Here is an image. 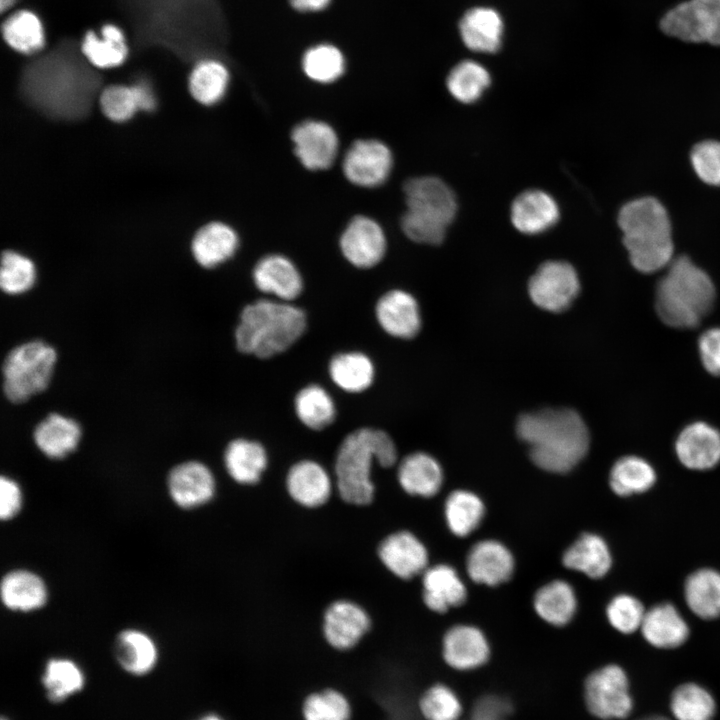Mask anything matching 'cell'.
Segmentation results:
<instances>
[{"mask_svg": "<svg viewBox=\"0 0 720 720\" xmlns=\"http://www.w3.org/2000/svg\"><path fill=\"white\" fill-rule=\"evenodd\" d=\"M519 438L529 447L530 458L539 468L566 473L587 454L589 431L572 409H543L523 414L516 425Z\"/></svg>", "mask_w": 720, "mask_h": 720, "instance_id": "6da1fadb", "label": "cell"}, {"mask_svg": "<svg viewBox=\"0 0 720 720\" xmlns=\"http://www.w3.org/2000/svg\"><path fill=\"white\" fill-rule=\"evenodd\" d=\"M618 225L633 267L653 273L673 260L672 229L665 207L653 197L627 202L619 211Z\"/></svg>", "mask_w": 720, "mask_h": 720, "instance_id": "7a4b0ae2", "label": "cell"}, {"mask_svg": "<svg viewBox=\"0 0 720 720\" xmlns=\"http://www.w3.org/2000/svg\"><path fill=\"white\" fill-rule=\"evenodd\" d=\"M305 329L302 309L290 302L261 299L242 310L235 343L240 352L265 359L287 350Z\"/></svg>", "mask_w": 720, "mask_h": 720, "instance_id": "3957f363", "label": "cell"}, {"mask_svg": "<svg viewBox=\"0 0 720 720\" xmlns=\"http://www.w3.org/2000/svg\"><path fill=\"white\" fill-rule=\"evenodd\" d=\"M396 460V445L385 431L365 427L351 432L336 455L335 473L340 497L354 505L369 504L375 492L371 478L374 461L382 467H390Z\"/></svg>", "mask_w": 720, "mask_h": 720, "instance_id": "277c9868", "label": "cell"}, {"mask_svg": "<svg viewBox=\"0 0 720 720\" xmlns=\"http://www.w3.org/2000/svg\"><path fill=\"white\" fill-rule=\"evenodd\" d=\"M715 297L709 275L687 256H680L671 261L657 284L655 307L666 325L689 329L710 312Z\"/></svg>", "mask_w": 720, "mask_h": 720, "instance_id": "5b68a950", "label": "cell"}, {"mask_svg": "<svg viewBox=\"0 0 720 720\" xmlns=\"http://www.w3.org/2000/svg\"><path fill=\"white\" fill-rule=\"evenodd\" d=\"M403 193V233L420 244H440L456 216L457 201L452 189L437 177L421 176L406 181Z\"/></svg>", "mask_w": 720, "mask_h": 720, "instance_id": "8992f818", "label": "cell"}, {"mask_svg": "<svg viewBox=\"0 0 720 720\" xmlns=\"http://www.w3.org/2000/svg\"><path fill=\"white\" fill-rule=\"evenodd\" d=\"M56 361V350L44 341L32 340L14 347L2 365L6 398L18 404L44 391L50 383Z\"/></svg>", "mask_w": 720, "mask_h": 720, "instance_id": "52a82bcc", "label": "cell"}, {"mask_svg": "<svg viewBox=\"0 0 720 720\" xmlns=\"http://www.w3.org/2000/svg\"><path fill=\"white\" fill-rule=\"evenodd\" d=\"M584 700L599 719L626 718L633 705L625 672L617 665H606L590 673L584 682Z\"/></svg>", "mask_w": 720, "mask_h": 720, "instance_id": "ba28073f", "label": "cell"}, {"mask_svg": "<svg viewBox=\"0 0 720 720\" xmlns=\"http://www.w3.org/2000/svg\"><path fill=\"white\" fill-rule=\"evenodd\" d=\"M662 31L687 42L720 45V0H689L662 18Z\"/></svg>", "mask_w": 720, "mask_h": 720, "instance_id": "9c48e42d", "label": "cell"}, {"mask_svg": "<svg viewBox=\"0 0 720 720\" xmlns=\"http://www.w3.org/2000/svg\"><path fill=\"white\" fill-rule=\"evenodd\" d=\"M580 282L574 267L565 261L550 260L542 263L528 283L533 303L549 312L566 310L577 297Z\"/></svg>", "mask_w": 720, "mask_h": 720, "instance_id": "30bf717a", "label": "cell"}, {"mask_svg": "<svg viewBox=\"0 0 720 720\" xmlns=\"http://www.w3.org/2000/svg\"><path fill=\"white\" fill-rule=\"evenodd\" d=\"M392 168L393 154L390 148L374 138L355 140L342 161L345 178L362 188H376L384 184Z\"/></svg>", "mask_w": 720, "mask_h": 720, "instance_id": "8fae6325", "label": "cell"}, {"mask_svg": "<svg viewBox=\"0 0 720 720\" xmlns=\"http://www.w3.org/2000/svg\"><path fill=\"white\" fill-rule=\"evenodd\" d=\"M293 152L301 165L310 171L329 169L336 160L339 138L327 122L307 119L291 131Z\"/></svg>", "mask_w": 720, "mask_h": 720, "instance_id": "7c38bea8", "label": "cell"}, {"mask_svg": "<svg viewBox=\"0 0 720 720\" xmlns=\"http://www.w3.org/2000/svg\"><path fill=\"white\" fill-rule=\"evenodd\" d=\"M344 258L353 266L369 269L381 262L387 239L381 225L366 215H356L345 226L339 238Z\"/></svg>", "mask_w": 720, "mask_h": 720, "instance_id": "4fadbf2b", "label": "cell"}, {"mask_svg": "<svg viewBox=\"0 0 720 720\" xmlns=\"http://www.w3.org/2000/svg\"><path fill=\"white\" fill-rule=\"evenodd\" d=\"M169 494L176 505L192 509L209 502L215 494V478L199 461H186L173 467L167 479Z\"/></svg>", "mask_w": 720, "mask_h": 720, "instance_id": "5bb4252c", "label": "cell"}, {"mask_svg": "<svg viewBox=\"0 0 720 720\" xmlns=\"http://www.w3.org/2000/svg\"><path fill=\"white\" fill-rule=\"evenodd\" d=\"M370 626L369 615L360 605L348 600H338L326 609L323 634L331 647L349 650L360 642Z\"/></svg>", "mask_w": 720, "mask_h": 720, "instance_id": "9a60e30c", "label": "cell"}, {"mask_svg": "<svg viewBox=\"0 0 720 720\" xmlns=\"http://www.w3.org/2000/svg\"><path fill=\"white\" fill-rule=\"evenodd\" d=\"M252 278L258 290L284 302L293 301L303 290L299 270L288 257L281 254L262 257L254 266Z\"/></svg>", "mask_w": 720, "mask_h": 720, "instance_id": "2e32d148", "label": "cell"}, {"mask_svg": "<svg viewBox=\"0 0 720 720\" xmlns=\"http://www.w3.org/2000/svg\"><path fill=\"white\" fill-rule=\"evenodd\" d=\"M675 451L685 467L711 469L720 462V432L704 422L692 423L678 435Z\"/></svg>", "mask_w": 720, "mask_h": 720, "instance_id": "e0dca14e", "label": "cell"}, {"mask_svg": "<svg viewBox=\"0 0 720 720\" xmlns=\"http://www.w3.org/2000/svg\"><path fill=\"white\" fill-rule=\"evenodd\" d=\"M378 556L388 570L402 579H410L427 569V550L408 531H398L387 536L378 547Z\"/></svg>", "mask_w": 720, "mask_h": 720, "instance_id": "ac0fdd59", "label": "cell"}, {"mask_svg": "<svg viewBox=\"0 0 720 720\" xmlns=\"http://www.w3.org/2000/svg\"><path fill=\"white\" fill-rule=\"evenodd\" d=\"M559 218L558 203L543 190H526L514 199L511 206L513 226L527 235H537L551 229Z\"/></svg>", "mask_w": 720, "mask_h": 720, "instance_id": "d6986e66", "label": "cell"}, {"mask_svg": "<svg viewBox=\"0 0 720 720\" xmlns=\"http://www.w3.org/2000/svg\"><path fill=\"white\" fill-rule=\"evenodd\" d=\"M375 314L381 328L393 337L410 339L421 328L418 303L403 290L394 289L382 295L376 304Z\"/></svg>", "mask_w": 720, "mask_h": 720, "instance_id": "ffe728a7", "label": "cell"}, {"mask_svg": "<svg viewBox=\"0 0 720 720\" xmlns=\"http://www.w3.org/2000/svg\"><path fill=\"white\" fill-rule=\"evenodd\" d=\"M447 665L458 671H470L484 665L490 656V648L484 634L470 625H457L449 629L442 645Z\"/></svg>", "mask_w": 720, "mask_h": 720, "instance_id": "44dd1931", "label": "cell"}, {"mask_svg": "<svg viewBox=\"0 0 720 720\" xmlns=\"http://www.w3.org/2000/svg\"><path fill=\"white\" fill-rule=\"evenodd\" d=\"M469 577L476 583L496 586L507 581L514 570L510 551L495 540L476 543L466 560Z\"/></svg>", "mask_w": 720, "mask_h": 720, "instance_id": "7402d4cb", "label": "cell"}, {"mask_svg": "<svg viewBox=\"0 0 720 720\" xmlns=\"http://www.w3.org/2000/svg\"><path fill=\"white\" fill-rule=\"evenodd\" d=\"M286 487L295 502L308 508L323 505L332 491L327 471L312 460H302L290 468Z\"/></svg>", "mask_w": 720, "mask_h": 720, "instance_id": "603a6c76", "label": "cell"}, {"mask_svg": "<svg viewBox=\"0 0 720 720\" xmlns=\"http://www.w3.org/2000/svg\"><path fill=\"white\" fill-rule=\"evenodd\" d=\"M81 435L82 430L76 420L63 414L51 413L37 424L33 439L45 456L62 459L78 447Z\"/></svg>", "mask_w": 720, "mask_h": 720, "instance_id": "cb8c5ba5", "label": "cell"}, {"mask_svg": "<svg viewBox=\"0 0 720 720\" xmlns=\"http://www.w3.org/2000/svg\"><path fill=\"white\" fill-rule=\"evenodd\" d=\"M238 247L236 231L226 223L214 221L196 232L191 248L199 265L214 268L232 258Z\"/></svg>", "mask_w": 720, "mask_h": 720, "instance_id": "d4e9b609", "label": "cell"}, {"mask_svg": "<svg viewBox=\"0 0 720 720\" xmlns=\"http://www.w3.org/2000/svg\"><path fill=\"white\" fill-rule=\"evenodd\" d=\"M423 599L432 611L444 613L461 605L466 599V588L457 572L450 566L439 564L423 572Z\"/></svg>", "mask_w": 720, "mask_h": 720, "instance_id": "484cf974", "label": "cell"}, {"mask_svg": "<svg viewBox=\"0 0 720 720\" xmlns=\"http://www.w3.org/2000/svg\"><path fill=\"white\" fill-rule=\"evenodd\" d=\"M48 590L42 578L24 569L8 572L1 581V599L10 610L29 612L45 605Z\"/></svg>", "mask_w": 720, "mask_h": 720, "instance_id": "4316f807", "label": "cell"}, {"mask_svg": "<svg viewBox=\"0 0 720 720\" xmlns=\"http://www.w3.org/2000/svg\"><path fill=\"white\" fill-rule=\"evenodd\" d=\"M640 628L647 642L658 648L678 647L689 635L687 623L669 603L656 605L646 611Z\"/></svg>", "mask_w": 720, "mask_h": 720, "instance_id": "83f0119b", "label": "cell"}, {"mask_svg": "<svg viewBox=\"0 0 720 720\" xmlns=\"http://www.w3.org/2000/svg\"><path fill=\"white\" fill-rule=\"evenodd\" d=\"M460 34L469 49L494 53L501 46L503 21L495 10L477 7L469 10L462 18Z\"/></svg>", "mask_w": 720, "mask_h": 720, "instance_id": "f1b7e54d", "label": "cell"}, {"mask_svg": "<svg viewBox=\"0 0 720 720\" xmlns=\"http://www.w3.org/2000/svg\"><path fill=\"white\" fill-rule=\"evenodd\" d=\"M397 477L401 487L409 494L431 497L440 489L443 473L440 464L431 455L415 452L399 464Z\"/></svg>", "mask_w": 720, "mask_h": 720, "instance_id": "f546056e", "label": "cell"}, {"mask_svg": "<svg viewBox=\"0 0 720 720\" xmlns=\"http://www.w3.org/2000/svg\"><path fill=\"white\" fill-rule=\"evenodd\" d=\"M228 474L240 484L258 482L265 471L268 458L265 448L257 441L238 438L231 441L224 452Z\"/></svg>", "mask_w": 720, "mask_h": 720, "instance_id": "4dcf8cb0", "label": "cell"}, {"mask_svg": "<svg viewBox=\"0 0 720 720\" xmlns=\"http://www.w3.org/2000/svg\"><path fill=\"white\" fill-rule=\"evenodd\" d=\"M562 562L566 568L598 579L610 570L612 557L602 537L584 533L564 552Z\"/></svg>", "mask_w": 720, "mask_h": 720, "instance_id": "1f68e13d", "label": "cell"}, {"mask_svg": "<svg viewBox=\"0 0 720 720\" xmlns=\"http://www.w3.org/2000/svg\"><path fill=\"white\" fill-rule=\"evenodd\" d=\"M115 655L127 672L144 675L155 666L158 651L149 635L136 629H127L119 633L116 639Z\"/></svg>", "mask_w": 720, "mask_h": 720, "instance_id": "d6a6232c", "label": "cell"}, {"mask_svg": "<svg viewBox=\"0 0 720 720\" xmlns=\"http://www.w3.org/2000/svg\"><path fill=\"white\" fill-rule=\"evenodd\" d=\"M684 596L688 607L700 618L720 616V573L708 568L695 571L685 582Z\"/></svg>", "mask_w": 720, "mask_h": 720, "instance_id": "836d02e7", "label": "cell"}, {"mask_svg": "<svg viewBox=\"0 0 720 720\" xmlns=\"http://www.w3.org/2000/svg\"><path fill=\"white\" fill-rule=\"evenodd\" d=\"M81 49L92 65L102 69L119 66L128 55L125 36L114 24L104 25L100 37L94 31H88Z\"/></svg>", "mask_w": 720, "mask_h": 720, "instance_id": "e575fe53", "label": "cell"}, {"mask_svg": "<svg viewBox=\"0 0 720 720\" xmlns=\"http://www.w3.org/2000/svg\"><path fill=\"white\" fill-rule=\"evenodd\" d=\"M332 381L342 390L359 393L370 387L375 369L371 359L357 351L335 355L329 363Z\"/></svg>", "mask_w": 720, "mask_h": 720, "instance_id": "d590c367", "label": "cell"}, {"mask_svg": "<svg viewBox=\"0 0 720 720\" xmlns=\"http://www.w3.org/2000/svg\"><path fill=\"white\" fill-rule=\"evenodd\" d=\"M577 607L571 585L562 580L552 581L541 587L534 597L537 614L549 624L566 625L574 616Z\"/></svg>", "mask_w": 720, "mask_h": 720, "instance_id": "8d00e7d4", "label": "cell"}, {"mask_svg": "<svg viewBox=\"0 0 720 720\" xmlns=\"http://www.w3.org/2000/svg\"><path fill=\"white\" fill-rule=\"evenodd\" d=\"M229 80V71L223 63L215 59H204L199 61L190 73L189 90L196 101L209 106L224 97Z\"/></svg>", "mask_w": 720, "mask_h": 720, "instance_id": "74e56055", "label": "cell"}, {"mask_svg": "<svg viewBox=\"0 0 720 720\" xmlns=\"http://www.w3.org/2000/svg\"><path fill=\"white\" fill-rule=\"evenodd\" d=\"M2 36L15 51L32 54L45 45V33L39 17L29 10L14 12L2 24Z\"/></svg>", "mask_w": 720, "mask_h": 720, "instance_id": "f35d334b", "label": "cell"}, {"mask_svg": "<svg viewBox=\"0 0 720 720\" xmlns=\"http://www.w3.org/2000/svg\"><path fill=\"white\" fill-rule=\"evenodd\" d=\"M656 481L653 467L638 456H624L610 471L611 489L619 496L638 494L650 489Z\"/></svg>", "mask_w": 720, "mask_h": 720, "instance_id": "ab89813d", "label": "cell"}, {"mask_svg": "<svg viewBox=\"0 0 720 720\" xmlns=\"http://www.w3.org/2000/svg\"><path fill=\"white\" fill-rule=\"evenodd\" d=\"M299 420L308 428L321 430L333 423L336 406L330 394L316 384L302 388L294 400Z\"/></svg>", "mask_w": 720, "mask_h": 720, "instance_id": "60d3db41", "label": "cell"}, {"mask_svg": "<svg viewBox=\"0 0 720 720\" xmlns=\"http://www.w3.org/2000/svg\"><path fill=\"white\" fill-rule=\"evenodd\" d=\"M484 515L481 499L469 491L452 492L445 502V517L449 529L459 537H466L480 524Z\"/></svg>", "mask_w": 720, "mask_h": 720, "instance_id": "b9f144b4", "label": "cell"}, {"mask_svg": "<svg viewBox=\"0 0 720 720\" xmlns=\"http://www.w3.org/2000/svg\"><path fill=\"white\" fill-rule=\"evenodd\" d=\"M489 72L479 63L467 60L457 64L449 73L447 88L459 102H476L489 87Z\"/></svg>", "mask_w": 720, "mask_h": 720, "instance_id": "7bdbcfd3", "label": "cell"}, {"mask_svg": "<svg viewBox=\"0 0 720 720\" xmlns=\"http://www.w3.org/2000/svg\"><path fill=\"white\" fill-rule=\"evenodd\" d=\"M42 683L48 699L57 703L81 690L84 675L73 661L55 658L47 662Z\"/></svg>", "mask_w": 720, "mask_h": 720, "instance_id": "ee69618b", "label": "cell"}, {"mask_svg": "<svg viewBox=\"0 0 720 720\" xmlns=\"http://www.w3.org/2000/svg\"><path fill=\"white\" fill-rule=\"evenodd\" d=\"M302 69L312 81L330 84L338 80L345 71L342 52L330 44H319L309 48L302 57Z\"/></svg>", "mask_w": 720, "mask_h": 720, "instance_id": "f6af8a7d", "label": "cell"}, {"mask_svg": "<svg viewBox=\"0 0 720 720\" xmlns=\"http://www.w3.org/2000/svg\"><path fill=\"white\" fill-rule=\"evenodd\" d=\"M671 710L677 720H712L715 702L704 688L686 683L674 690Z\"/></svg>", "mask_w": 720, "mask_h": 720, "instance_id": "bcb514c9", "label": "cell"}, {"mask_svg": "<svg viewBox=\"0 0 720 720\" xmlns=\"http://www.w3.org/2000/svg\"><path fill=\"white\" fill-rule=\"evenodd\" d=\"M303 720H351L352 708L348 698L337 689L310 693L302 704Z\"/></svg>", "mask_w": 720, "mask_h": 720, "instance_id": "7dc6e473", "label": "cell"}, {"mask_svg": "<svg viewBox=\"0 0 720 720\" xmlns=\"http://www.w3.org/2000/svg\"><path fill=\"white\" fill-rule=\"evenodd\" d=\"M418 707L425 720H458L462 703L448 685L435 683L421 695Z\"/></svg>", "mask_w": 720, "mask_h": 720, "instance_id": "c3c4849f", "label": "cell"}, {"mask_svg": "<svg viewBox=\"0 0 720 720\" xmlns=\"http://www.w3.org/2000/svg\"><path fill=\"white\" fill-rule=\"evenodd\" d=\"M36 279L33 262L17 252L4 251L1 260L0 286L9 295H19L32 288Z\"/></svg>", "mask_w": 720, "mask_h": 720, "instance_id": "681fc988", "label": "cell"}, {"mask_svg": "<svg viewBox=\"0 0 720 720\" xmlns=\"http://www.w3.org/2000/svg\"><path fill=\"white\" fill-rule=\"evenodd\" d=\"M103 113L113 121H125L140 110L136 85H111L100 96Z\"/></svg>", "mask_w": 720, "mask_h": 720, "instance_id": "f907efd6", "label": "cell"}, {"mask_svg": "<svg viewBox=\"0 0 720 720\" xmlns=\"http://www.w3.org/2000/svg\"><path fill=\"white\" fill-rule=\"evenodd\" d=\"M646 611L642 603L633 596L621 594L614 597L607 606V618L619 632L629 634L642 625Z\"/></svg>", "mask_w": 720, "mask_h": 720, "instance_id": "816d5d0a", "label": "cell"}, {"mask_svg": "<svg viewBox=\"0 0 720 720\" xmlns=\"http://www.w3.org/2000/svg\"><path fill=\"white\" fill-rule=\"evenodd\" d=\"M690 158L694 171L703 182L720 186V142L707 140L696 144Z\"/></svg>", "mask_w": 720, "mask_h": 720, "instance_id": "f5cc1de1", "label": "cell"}, {"mask_svg": "<svg viewBox=\"0 0 720 720\" xmlns=\"http://www.w3.org/2000/svg\"><path fill=\"white\" fill-rule=\"evenodd\" d=\"M512 714V703L503 695L485 694L473 704L472 720H508Z\"/></svg>", "mask_w": 720, "mask_h": 720, "instance_id": "db71d44e", "label": "cell"}, {"mask_svg": "<svg viewBox=\"0 0 720 720\" xmlns=\"http://www.w3.org/2000/svg\"><path fill=\"white\" fill-rule=\"evenodd\" d=\"M698 348L705 369L720 375V328L705 331L699 338Z\"/></svg>", "mask_w": 720, "mask_h": 720, "instance_id": "11a10c76", "label": "cell"}, {"mask_svg": "<svg viewBox=\"0 0 720 720\" xmlns=\"http://www.w3.org/2000/svg\"><path fill=\"white\" fill-rule=\"evenodd\" d=\"M22 506V492L18 483L10 477L0 479V517L9 520L17 515Z\"/></svg>", "mask_w": 720, "mask_h": 720, "instance_id": "9f6ffc18", "label": "cell"}, {"mask_svg": "<svg viewBox=\"0 0 720 720\" xmlns=\"http://www.w3.org/2000/svg\"><path fill=\"white\" fill-rule=\"evenodd\" d=\"M291 6L299 12H318L325 9L331 0H289Z\"/></svg>", "mask_w": 720, "mask_h": 720, "instance_id": "6f0895ef", "label": "cell"}, {"mask_svg": "<svg viewBox=\"0 0 720 720\" xmlns=\"http://www.w3.org/2000/svg\"><path fill=\"white\" fill-rule=\"evenodd\" d=\"M17 1L18 0H0L1 13H4V12L8 11L9 9H11V7L14 6Z\"/></svg>", "mask_w": 720, "mask_h": 720, "instance_id": "680465c9", "label": "cell"}, {"mask_svg": "<svg viewBox=\"0 0 720 720\" xmlns=\"http://www.w3.org/2000/svg\"><path fill=\"white\" fill-rule=\"evenodd\" d=\"M199 720H224V719L217 714H207V715L201 717Z\"/></svg>", "mask_w": 720, "mask_h": 720, "instance_id": "91938a15", "label": "cell"}, {"mask_svg": "<svg viewBox=\"0 0 720 720\" xmlns=\"http://www.w3.org/2000/svg\"><path fill=\"white\" fill-rule=\"evenodd\" d=\"M637 720H669V719L666 717H663V716L653 715V716H648V717H644V718L637 719Z\"/></svg>", "mask_w": 720, "mask_h": 720, "instance_id": "94428289", "label": "cell"}, {"mask_svg": "<svg viewBox=\"0 0 720 720\" xmlns=\"http://www.w3.org/2000/svg\"><path fill=\"white\" fill-rule=\"evenodd\" d=\"M1 720H7V719H5V718H2Z\"/></svg>", "mask_w": 720, "mask_h": 720, "instance_id": "6125c7cd", "label": "cell"}]
</instances>
